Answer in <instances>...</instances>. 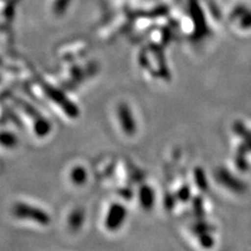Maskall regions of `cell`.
<instances>
[{
    "instance_id": "obj_1",
    "label": "cell",
    "mask_w": 251,
    "mask_h": 251,
    "mask_svg": "<svg viewBox=\"0 0 251 251\" xmlns=\"http://www.w3.org/2000/svg\"><path fill=\"white\" fill-rule=\"evenodd\" d=\"M127 210L122 204H113L110 207L106 218V227L109 230L119 229L126 219Z\"/></svg>"
},
{
    "instance_id": "obj_2",
    "label": "cell",
    "mask_w": 251,
    "mask_h": 251,
    "mask_svg": "<svg viewBox=\"0 0 251 251\" xmlns=\"http://www.w3.org/2000/svg\"><path fill=\"white\" fill-rule=\"evenodd\" d=\"M119 115L124 131L127 132L128 134H133L136 130V124L135 120L133 119L129 107L127 105L122 104L119 107Z\"/></svg>"
},
{
    "instance_id": "obj_3",
    "label": "cell",
    "mask_w": 251,
    "mask_h": 251,
    "mask_svg": "<svg viewBox=\"0 0 251 251\" xmlns=\"http://www.w3.org/2000/svg\"><path fill=\"white\" fill-rule=\"evenodd\" d=\"M139 200L141 205H143L145 208H150L153 206L154 204V193L151 187L149 186H143L139 191Z\"/></svg>"
},
{
    "instance_id": "obj_4",
    "label": "cell",
    "mask_w": 251,
    "mask_h": 251,
    "mask_svg": "<svg viewBox=\"0 0 251 251\" xmlns=\"http://www.w3.org/2000/svg\"><path fill=\"white\" fill-rule=\"evenodd\" d=\"M73 175H74L73 177H74V179H75V181H76V182H78V183H81V182L85 181V179H86V173H85L84 170H82V169H76V170H75Z\"/></svg>"
},
{
    "instance_id": "obj_5",
    "label": "cell",
    "mask_w": 251,
    "mask_h": 251,
    "mask_svg": "<svg viewBox=\"0 0 251 251\" xmlns=\"http://www.w3.org/2000/svg\"><path fill=\"white\" fill-rule=\"evenodd\" d=\"M196 179H197V183H198V186L200 188H205L206 187V180H205V177H204V174H203L202 171L197 173Z\"/></svg>"
}]
</instances>
